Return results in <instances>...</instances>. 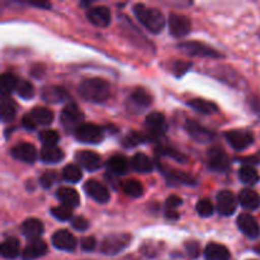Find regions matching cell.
<instances>
[{"mask_svg": "<svg viewBox=\"0 0 260 260\" xmlns=\"http://www.w3.org/2000/svg\"><path fill=\"white\" fill-rule=\"evenodd\" d=\"M81 177H83V173L78 165L69 164L62 169V178L66 182L78 183L81 179Z\"/></svg>", "mask_w": 260, "mask_h": 260, "instance_id": "36", "label": "cell"}, {"mask_svg": "<svg viewBox=\"0 0 260 260\" xmlns=\"http://www.w3.org/2000/svg\"><path fill=\"white\" fill-rule=\"evenodd\" d=\"M131 102L136 106L141 107V108H146L151 104L152 96L147 93L144 89H136L134 93L131 94Z\"/></svg>", "mask_w": 260, "mask_h": 260, "instance_id": "35", "label": "cell"}, {"mask_svg": "<svg viewBox=\"0 0 260 260\" xmlns=\"http://www.w3.org/2000/svg\"><path fill=\"white\" fill-rule=\"evenodd\" d=\"M144 141H145L144 135H141L137 131H129L128 134L124 136L123 142H122V144H123L126 147H134V146H137V145L142 144Z\"/></svg>", "mask_w": 260, "mask_h": 260, "instance_id": "41", "label": "cell"}, {"mask_svg": "<svg viewBox=\"0 0 260 260\" xmlns=\"http://www.w3.org/2000/svg\"><path fill=\"white\" fill-rule=\"evenodd\" d=\"M122 189H123V192L127 196H129L132 198L140 197V196H142V192H144V188H142L141 183L136 179L124 180L123 184H122Z\"/></svg>", "mask_w": 260, "mask_h": 260, "instance_id": "34", "label": "cell"}, {"mask_svg": "<svg viewBox=\"0 0 260 260\" xmlns=\"http://www.w3.org/2000/svg\"><path fill=\"white\" fill-rule=\"evenodd\" d=\"M131 167L139 173H150L154 168V162L146 154L139 152L131 159Z\"/></svg>", "mask_w": 260, "mask_h": 260, "instance_id": "27", "label": "cell"}, {"mask_svg": "<svg viewBox=\"0 0 260 260\" xmlns=\"http://www.w3.org/2000/svg\"><path fill=\"white\" fill-rule=\"evenodd\" d=\"M40 157L45 164H57L65 157L62 150L57 146H43Z\"/></svg>", "mask_w": 260, "mask_h": 260, "instance_id": "26", "label": "cell"}, {"mask_svg": "<svg viewBox=\"0 0 260 260\" xmlns=\"http://www.w3.org/2000/svg\"><path fill=\"white\" fill-rule=\"evenodd\" d=\"M95 239L91 238V236H86V238L81 239V249L85 251H91L95 248Z\"/></svg>", "mask_w": 260, "mask_h": 260, "instance_id": "49", "label": "cell"}, {"mask_svg": "<svg viewBox=\"0 0 260 260\" xmlns=\"http://www.w3.org/2000/svg\"><path fill=\"white\" fill-rule=\"evenodd\" d=\"M190 68H192V62H187V61H177V62L174 63V74L177 76H182L184 75Z\"/></svg>", "mask_w": 260, "mask_h": 260, "instance_id": "47", "label": "cell"}, {"mask_svg": "<svg viewBox=\"0 0 260 260\" xmlns=\"http://www.w3.org/2000/svg\"><path fill=\"white\" fill-rule=\"evenodd\" d=\"M238 226L241 233L250 239H256L260 235V226L254 216L249 213H241L238 217Z\"/></svg>", "mask_w": 260, "mask_h": 260, "instance_id": "11", "label": "cell"}, {"mask_svg": "<svg viewBox=\"0 0 260 260\" xmlns=\"http://www.w3.org/2000/svg\"><path fill=\"white\" fill-rule=\"evenodd\" d=\"M17 113V106L10 96H2L0 101V117L3 122H10Z\"/></svg>", "mask_w": 260, "mask_h": 260, "instance_id": "28", "label": "cell"}, {"mask_svg": "<svg viewBox=\"0 0 260 260\" xmlns=\"http://www.w3.org/2000/svg\"><path fill=\"white\" fill-rule=\"evenodd\" d=\"M178 48L189 56H196V57H213L220 58L222 57L220 52L211 46L206 43L198 42V41H190V42H183L178 45Z\"/></svg>", "mask_w": 260, "mask_h": 260, "instance_id": "5", "label": "cell"}, {"mask_svg": "<svg viewBox=\"0 0 260 260\" xmlns=\"http://www.w3.org/2000/svg\"><path fill=\"white\" fill-rule=\"evenodd\" d=\"M196 210H197L198 215L201 217H210L213 213V205L210 200L205 198V200L198 201L197 206H196Z\"/></svg>", "mask_w": 260, "mask_h": 260, "instance_id": "42", "label": "cell"}, {"mask_svg": "<svg viewBox=\"0 0 260 260\" xmlns=\"http://www.w3.org/2000/svg\"><path fill=\"white\" fill-rule=\"evenodd\" d=\"M57 198L60 200V202L62 203L63 206L70 208L78 207L79 203H80V196L76 192L74 188L69 187H61L57 189V193H56Z\"/></svg>", "mask_w": 260, "mask_h": 260, "instance_id": "22", "label": "cell"}, {"mask_svg": "<svg viewBox=\"0 0 260 260\" xmlns=\"http://www.w3.org/2000/svg\"><path fill=\"white\" fill-rule=\"evenodd\" d=\"M18 83H19V80L13 74H3L2 78H0V91H2V96H9L10 93L18 88Z\"/></svg>", "mask_w": 260, "mask_h": 260, "instance_id": "31", "label": "cell"}, {"mask_svg": "<svg viewBox=\"0 0 260 260\" xmlns=\"http://www.w3.org/2000/svg\"><path fill=\"white\" fill-rule=\"evenodd\" d=\"M47 253V245L41 239H35L29 240V243L25 245V248L22 251V258L24 260H35L41 258Z\"/></svg>", "mask_w": 260, "mask_h": 260, "instance_id": "19", "label": "cell"}, {"mask_svg": "<svg viewBox=\"0 0 260 260\" xmlns=\"http://www.w3.org/2000/svg\"><path fill=\"white\" fill-rule=\"evenodd\" d=\"M188 106L192 107L193 109H196V111L200 112V113H205V114H212L218 111V107L216 106L213 102L206 101V99H202V98L192 99V101L188 102Z\"/></svg>", "mask_w": 260, "mask_h": 260, "instance_id": "29", "label": "cell"}, {"mask_svg": "<svg viewBox=\"0 0 260 260\" xmlns=\"http://www.w3.org/2000/svg\"><path fill=\"white\" fill-rule=\"evenodd\" d=\"M157 152H159L160 155H162V156L173 157V159L178 160V161H184L185 160L184 155H183L182 152L178 151V150L173 149V147L162 146V147H160V149H157Z\"/></svg>", "mask_w": 260, "mask_h": 260, "instance_id": "43", "label": "cell"}, {"mask_svg": "<svg viewBox=\"0 0 260 260\" xmlns=\"http://www.w3.org/2000/svg\"><path fill=\"white\" fill-rule=\"evenodd\" d=\"M10 154L14 159L23 162H28V164H32L37 159V150L33 145L28 144V142H20V144L13 146L10 150Z\"/></svg>", "mask_w": 260, "mask_h": 260, "instance_id": "13", "label": "cell"}, {"mask_svg": "<svg viewBox=\"0 0 260 260\" xmlns=\"http://www.w3.org/2000/svg\"><path fill=\"white\" fill-rule=\"evenodd\" d=\"M207 162L208 167L217 172H225L230 167V159L229 155L226 154L225 150L221 149L220 146H215L208 150L207 154Z\"/></svg>", "mask_w": 260, "mask_h": 260, "instance_id": "9", "label": "cell"}, {"mask_svg": "<svg viewBox=\"0 0 260 260\" xmlns=\"http://www.w3.org/2000/svg\"><path fill=\"white\" fill-rule=\"evenodd\" d=\"M185 251L190 258L196 259L201 255V246L197 241H187L185 243Z\"/></svg>", "mask_w": 260, "mask_h": 260, "instance_id": "45", "label": "cell"}, {"mask_svg": "<svg viewBox=\"0 0 260 260\" xmlns=\"http://www.w3.org/2000/svg\"><path fill=\"white\" fill-rule=\"evenodd\" d=\"M78 93L81 98L91 103H103L111 95V86L104 79L91 78L79 85Z\"/></svg>", "mask_w": 260, "mask_h": 260, "instance_id": "1", "label": "cell"}, {"mask_svg": "<svg viewBox=\"0 0 260 260\" xmlns=\"http://www.w3.org/2000/svg\"><path fill=\"white\" fill-rule=\"evenodd\" d=\"M84 190L91 200L96 201L98 203H107L111 200L108 188L95 179L86 180V183L84 184Z\"/></svg>", "mask_w": 260, "mask_h": 260, "instance_id": "10", "label": "cell"}, {"mask_svg": "<svg viewBox=\"0 0 260 260\" xmlns=\"http://www.w3.org/2000/svg\"><path fill=\"white\" fill-rule=\"evenodd\" d=\"M22 124L27 129H35L37 127V124L32 121V118L29 117V114H25L22 119Z\"/></svg>", "mask_w": 260, "mask_h": 260, "instance_id": "50", "label": "cell"}, {"mask_svg": "<svg viewBox=\"0 0 260 260\" xmlns=\"http://www.w3.org/2000/svg\"><path fill=\"white\" fill-rule=\"evenodd\" d=\"M71 226L78 231H85L89 229V221L83 216H78L71 220Z\"/></svg>", "mask_w": 260, "mask_h": 260, "instance_id": "46", "label": "cell"}, {"mask_svg": "<svg viewBox=\"0 0 260 260\" xmlns=\"http://www.w3.org/2000/svg\"><path fill=\"white\" fill-rule=\"evenodd\" d=\"M52 244L55 248L65 251H73L76 246V239L69 230H58L52 235Z\"/></svg>", "mask_w": 260, "mask_h": 260, "instance_id": "17", "label": "cell"}, {"mask_svg": "<svg viewBox=\"0 0 260 260\" xmlns=\"http://www.w3.org/2000/svg\"><path fill=\"white\" fill-rule=\"evenodd\" d=\"M17 93L20 98L23 99H30L35 96V86L27 80H20L18 83Z\"/></svg>", "mask_w": 260, "mask_h": 260, "instance_id": "40", "label": "cell"}, {"mask_svg": "<svg viewBox=\"0 0 260 260\" xmlns=\"http://www.w3.org/2000/svg\"><path fill=\"white\" fill-rule=\"evenodd\" d=\"M239 178L243 183L249 185H254L259 182V173L253 167H243L239 170Z\"/></svg>", "mask_w": 260, "mask_h": 260, "instance_id": "33", "label": "cell"}, {"mask_svg": "<svg viewBox=\"0 0 260 260\" xmlns=\"http://www.w3.org/2000/svg\"><path fill=\"white\" fill-rule=\"evenodd\" d=\"M131 240L132 236L129 234H112L104 239L101 250L106 255H117L129 245Z\"/></svg>", "mask_w": 260, "mask_h": 260, "instance_id": "4", "label": "cell"}, {"mask_svg": "<svg viewBox=\"0 0 260 260\" xmlns=\"http://www.w3.org/2000/svg\"><path fill=\"white\" fill-rule=\"evenodd\" d=\"M43 231H45V226H43L42 221H40L38 218H28L22 223V234L29 240L40 239Z\"/></svg>", "mask_w": 260, "mask_h": 260, "instance_id": "21", "label": "cell"}, {"mask_svg": "<svg viewBox=\"0 0 260 260\" xmlns=\"http://www.w3.org/2000/svg\"><path fill=\"white\" fill-rule=\"evenodd\" d=\"M0 253L4 258L14 259L19 254V241L15 238H8L0 246Z\"/></svg>", "mask_w": 260, "mask_h": 260, "instance_id": "30", "label": "cell"}, {"mask_svg": "<svg viewBox=\"0 0 260 260\" xmlns=\"http://www.w3.org/2000/svg\"><path fill=\"white\" fill-rule=\"evenodd\" d=\"M84 121V113L75 103L70 102L61 111L60 122L66 131L75 132Z\"/></svg>", "mask_w": 260, "mask_h": 260, "instance_id": "3", "label": "cell"}, {"mask_svg": "<svg viewBox=\"0 0 260 260\" xmlns=\"http://www.w3.org/2000/svg\"><path fill=\"white\" fill-rule=\"evenodd\" d=\"M145 127H146L150 137L157 139L167 132V119H165L164 114L160 112H152L145 119Z\"/></svg>", "mask_w": 260, "mask_h": 260, "instance_id": "8", "label": "cell"}, {"mask_svg": "<svg viewBox=\"0 0 260 260\" xmlns=\"http://www.w3.org/2000/svg\"><path fill=\"white\" fill-rule=\"evenodd\" d=\"M165 205H167V210L177 211V208L183 205V201L182 198L178 197V196H170V197L167 200V202H165Z\"/></svg>", "mask_w": 260, "mask_h": 260, "instance_id": "48", "label": "cell"}, {"mask_svg": "<svg viewBox=\"0 0 260 260\" xmlns=\"http://www.w3.org/2000/svg\"><path fill=\"white\" fill-rule=\"evenodd\" d=\"M205 256L207 260H229L230 251L221 244L210 243L205 248Z\"/></svg>", "mask_w": 260, "mask_h": 260, "instance_id": "23", "label": "cell"}, {"mask_svg": "<svg viewBox=\"0 0 260 260\" xmlns=\"http://www.w3.org/2000/svg\"><path fill=\"white\" fill-rule=\"evenodd\" d=\"M28 4L33 5V7H37V8H46V9L51 8V4L47 2H29Z\"/></svg>", "mask_w": 260, "mask_h": 260, "instance_id": "51", "label": "cell"}, {"mask_svg": "<svg viewBox=\"0 0 260 260\" xmlns=\"http://www.w3.org/2000/svg\"><path fill=\"white\" fill-rule=\"evenodd\" d=\"M41 96H42L43 101L46 103H62V102L68 101L69 99V94L68 91L65 90L63 88H60V86H45L41 91Z\"/></svg>", "mask_w": 260, "mask_h": 260, "instance_id": "20", "label": "cell"}, {"mask_svg": "<svg viewBox=\"0 0 260 260\" xmlns=\"http://www.w3.org/2000/svg\"><path fill=\"white\" fill-rule=\"evenodd\" d=\"M38 139H40V141L45 146H56L60 136H58V134L55 129H43L38 135Z\"/></svg>", "mask_w": 260, "mask_h": 260, "instance_id": "38", "label": "cell"}, {"mask_svg": "<svg viewBox=\"0 0 260 260\" xmlns=\"http://www.w3.org/2000/svg\"><path fill=\"white\" fill-rule=\"evenodd\" d=\"M134 13L139 22L151 33H159L165 25V18L156 8H150L145 4H136Z\"/></svg>", "mask_w": 260, "mask_h": 260, "instance_id": "2", "label": "cell"}, {"mask_svg": "<svg viewBox=\"0 0 260 260\" xmlns=\"http://www.w3.org/2000/svg\"><path fill=\"white\" fill-rule=\"evenodd\" d=\"M225 137L230 146L238 151L248 149L254 142L253 134L246 129H231V131L226 132Z\"/></svg>", "mask_w": 260, "mask_h": 260, "instance_id": "7", "label": "cell"}, {"mask_svg": "<svg viewBox=\"0 0 260 260\" xmlns=\"http://www.w3.org/2000/svg\"><path fill=\"white\" fill-rule=\"evenodd\" d=\"M56 178H57L56 172H53V170H47V172H45L42 175H41L40 178L41 185H42L43 188H46V189H48V188L52 187L53 183L56 182Z\"/></svg>", "mask_w": 260, "mask_h": 260, "instance_id": "44", "label": "cell"}, {"mask_svg": "<svg viewBox=\"0 0 260 260\" xmlns=\"http://www.w3.org/2000/svg\"><path fill=\"white\" fill-rule=\"evenodd\" d=\"M86 17H88L89 22L91 24L96 25V27H107L111 23V10L104 5H99V7H93L88 9L86 12Z\"/></svg>", "mask_w": 260, "mask_h": 260, "instance_id": "15", "label": "cell"}, {"mask_svg": "<svg viewBox=\"0 0 260 260\" xmlns=\"http://www.w3.org/2000/svg\"><path fill=\"white\" fill-rule=\"evenodd\" d=\"M170 35L174 37H184L190 32L189 18L182 14H172L169 17Z\"/></svg>", "mask_w": 260, "mask_h": 260, "instance_id": "12", "label": "cell"}, {"mask_svg": "<svg viewBox=\"0 0 260 260\" xmlns=\"http://www.w3.org/2000/svg\"><path fill=\"white\" fill-rule=\"evenodd\" d=\"M74 134H75L76 140L83 144H99L104 139L103 129L96 124L91 123L81 124Z\"/></svg>", "mask_w": 260, "mask_h": 260, "instance_id": "6", "label": "cell"}, {"mask_svg": "<svg viewBox=\"0 0 260 260\" xmlns=\"http://www.w3.org/2000/svg\"><path fill=\"white\" fill-rule=\"evenodd\" d=\"M29 117L36 124H42V126H48L53 121V112L51 109L45 108V107H36L29 112Z\"/></svg>", "mask_w": 260, "mask_h": 260, "instance_id": "25", "label": "cell"}, {"mask_svg": "<svg viewBox=\"0 0 260 260\" xmlns=\"http://www.w3.org/2000/svg\"><path fill=\"white\" fill-rule=\"evenodd\" d=\"M107 168L108 170H111L114 174H126L127 170H128V162H127L126 157L121 156V155H116V156H112L111 159L107 161Z\"/></svg>", "mask_w": 260, "mask_h": 260, "instance_id": "32", "label": "cell"}, {"mask_svg": "<svg viewBox=\"0 0 260 260\" xmlns=\"http://www.w3.org/2000/svg\"><path fill=\"white\" fill-rule=\"evenodd\" d=\"M185 129H187L188 135L197 142H208L215 137V134H212L210 129L205 128L197 121H193V119H188L185 122Z\"/></svg>", "mask_w": 260, "mask_h": 260, "instance_id": "16", "label": "cell"}, {"mask_svg": "<svg viewBox=\"0 0 260 260\" xmlns=\"http://www.w3.org/2000/svg\"><path fill=\"white\" fill-rule=\"evenodd\" d=\"M238 207V200L230 190H221L217 194V210L220 215L231 216Z\"/></svg>", "mask_w": 260, "mask_h": 260, "instance_id": "14", "label": "cell"}, {"mask_svg": "<svg viewBox=\"0 0 260 260\" xmlns=\"http://www.w3.org/2000/svg\"><path fill=\"white\" fill-rule=\"evenodd\" d=\"M51 215L55 218H57L58 221L71 220V217H73V208L66 207L63 205L57 206V207H52L51 208Z\"/></svg>", "mask_w": 260, "mask_h": 260, "instance_id": "39", "label": "cell"}, {"mask_svg": "<svg viewBox=\"0 0 260 260\" xmlns=\"http://www.w3.org/2000/svg\"><path fill=\"white\" fill-rule=\"evenodd\" d=\"M167 177L170 182H177V183H180V184H188V185L196 184L194 178L188 175L187 173L179 172V170H172V172L168 173Z\"/></svg>", "mask_w": 260, "mask_h": 260, "instance_id": "37", "label": "cell"}, {"mask_svg": "<svg viewBox=\"0 0 260 260\" xmlns=\"http://www.w3.org/2000/svg\"><path fill=\"white\" fill-rule=\"evenodd\" d=\"M167 217L168 218H172V220H177L178 217H179V213H178V211L175 210H167Z\"/></svg>", "mask_w": 260, "mask_h": 260, "instance_id": "52", "label": "cell"}, {"mask_svg": "<svg viewBox=\"0 0 260 260\" xmlns=\"http://www.w3.org/2000/svg\"><path fill=\"white\" fill-rule=\"evenodd\" d=\"M239 203L245 210L254 211L260 207V196L251 189H243L239 194Z\"/></svg>", "mask_w": 260, "mask_h": 260, "instance_id": "24", "label": "cell"}, {"mask_svg": "<svg viewBox=\"0 0 260 260\" xmlns=\"http://www.w3.org/2000/svg\"><path fill=\"white\" fill-rule=\"evenodd\" d=\"M76 160L83 168H85L89 172L98 170L102 167V159L96 152L90 151V150H83L78 151L75 155Z\"/></svg>", "mask_w": 260, "mask_h": 260, "instance_id": "18", "label": "cell"}]
</instances>
